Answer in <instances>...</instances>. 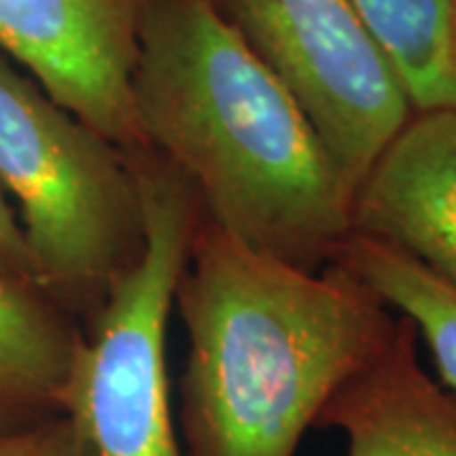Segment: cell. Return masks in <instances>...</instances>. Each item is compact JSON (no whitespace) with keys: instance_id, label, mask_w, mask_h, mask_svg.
<instances>
[{"instance_id":"6da1fadb","label":"cell","mask_w":456,"mask_h":456,"mask_svg":"<svg viewBox=\"0 0 456 456\" xmlns=\"http://www.w3.org/2000/svg\"><path fill=\"white\" fill-rule=\"evenodd\" d=\"M132 99L145 147L188 180L206 221L302 269L335 261L353 233V191L211 0H147Z\"/></svg>"},{"instance_id":"7a4b0ae2","label":"cell","mask_w":456,"mask_h":456,"mask_svg":"<svg viewBox=\"0 0 456 456\" xmlns=\"http://www.w3.org/2000/svg\"><path fill=\"white\" fill-rule=\"evenodd\" d=\"M185 456H297L330 398L388 345L391 307L340 264L302 269L200 216L175 289Z\"/></svg>"},{"instance_id":"3957f363","label":"cell","mask_w":456,"mask_h":456,"mask_svg":"<svg viewBox=\"0 0 456 456\" xmlns=\"http://www.w3.org/2000/svg\"><path fill=\"white\" fill-rule=\"evenodd\" d=\"M0 191L41 289L86 325L145 248L130 155L0 51Z\"/></svg>"},{"instance_id":"277c9868","label":"cell","mask_w":456,"mask_h":456,"mask_svg":"<svg viewBox=\"0 0 456 456\" xmlns=\"http://www.w3.org/2000/svg\"><path fill=\"white\" fill-rule=\"evenodd\" d=\"M130 160L145 208V248L84 325L64 413L97 456H185L170 403L167 322L200 206L188 180L152 150Z\"/></svg>"},{"instance_id":"5b68a950","label":"cell","mask_w":456,"mask_h":456,"mask_svg":"<svg viewBox=\"0 0 456 456\" xmlns=\"http://www.w3.org/2000/svg\"><path fill=\"white\" fill-rule=\"evenodd\" d=\"M310 117L347 188L413 114L353 0H211Z\"/></svg>"},{"instance_id":"8992f818","label":"cell","mask_w":456,"mask_h":456,"mask_svg":"<svg viewBox=\"0 0 456 456\" xmlns=\"http://www.w3.org/2000/svg\"><path fill=\"white\" fill-rule=\"evenodd\" d=\"M147 0H0V51L127 155L147 150L132 74Z\"/></svg>"},{"instance_id":"52a82bcc","label":"cell","mask_w":456,"mask_h":456,"mask_svg":"<svg viewBox=\"0 0 456 456\" xmlns=\"http://www.w3.org/2000/svg\"><path fill=\"white\" fill-rule=\"evenodd\" d=\"M353 231L456 289V110L411 114L353 196Z\"/></svg>"},{"instance_id":"ba28073f","label":"cell","mask_w":456,"mask_h":456,"mask_svg":"<svg viewBox=\"0 0 456 456\" xmlns=\"http://www.w3.org/2000/svg\"><path fill=\"white\" fill-rule=\"evenodd\" d=\"M416 340L398 317L388 345L330 398L317 426L342 431L345 456H456V393L426 373Z\"/></svg>"},{"instance_id":"9c48e42d","label":"cell","mask_w":456,"mask_h":456,"mask_svg":"<svg viewBox=\"0 0 456 456\" xmlns=\"http://www.w3.org/2000/svg\"><path fill=\"white\" fill-rule=\"evenodd\" d=\"M84 325L41 287L0 274V434L64 413Z\"/></svg>"},{"instance_id":"30bf717a","label":"cell","mask_w":456,"mask_h":456,"mask_svg":"<svg viewBox=\"0 0 456 456\" xmlns=\"http://www.w3.org/2000/svg\"><path fill=\"white\" fill-rule=\"evenodd\" d=\"M388 56L413 112L456 110V26L452 0H353Z\"/></svg>"},{"instance_id":"8fae6325","label":"cell","mask_w":456,"mask_h":456,"mask_svg":"<svg viewBox=\"0 0 456 456\" xmlns=\"http://www.w3.org/2000/svg\"><path fill=\"white\" fill-rule=\"evenodd\" d=\"M335 264L365 281L426 342L439 383L456 393V289L408 254L378 239L350 233Z\"/></svg>"},{"instance_id":"7c38bea8","label":"cell","mask_w":456,"mask_h":456,"mask_svg":"<svg viewBox=\"0 0 456 456\" xmlns=\"http://www.w3.org/2000/svg\"><path fill=\"white\" fill-rule=\"evenodd\" d=\"M0 456H97L77 421L66 413L0 434Z\"/></svg>"},{"instance_id":"4fadbf2b","label":"cell","mask_w":456,"mask_h":456,"mask_svg":"<svg viewBox=\"0 0 456 456\" xmlns=\"http://www.w3.org/2000/svg\"><path fill=\"white\" fill-rule=\"evenodd\" d=\"M0 274L41 287L23 228L18 224L16 211L3 191H0Z\"/></svg>"},{"instance_id":"5bb4252c","label":"cell","mask_w":456,"mask_h":456,"mask_svg":"<svg viewBox=\"0 0 456 456\" xmlns=\"http://www.w3.org/2000/svg\"><path fill=\"white\" fill-rule=\"evenodd\" d=\"M452 13H454V26H456V0H452Z\"/></svg>"}]
</instances>
